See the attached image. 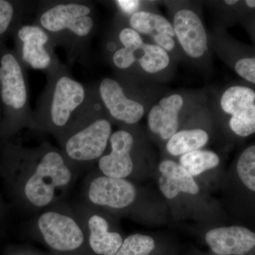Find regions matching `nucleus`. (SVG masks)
I'll return each mask as SVG.
<instances>
[{
	"mask_svg": "<svg viewBox=\"0 0 255 255\" xmlns=\"http://www.w3.org/2000/svg\"><path fill=\"white\" fill-rule=\"evenodd\" d=\"M112 135V124L97 118L70 135L65 144L69 158L78 162H90L103 155Z\"/></svg>",
	"mask_w": 255,
	"mask_h": 255,
	"instance_id": "423d86ee",
	"label": "nucleus"
},
{
	"mask_svg": "<svg viewBox=\"0 0 255 255\" xmlns=\"http://www.w3.org/2000/svg\"><path fill=\"white\" fill-rule=\"evenodd\" d=\"M237 172L242 182L250 190L255 191V146L242 152L238 160Z\"/></svg>",
	"mask_w": 255,
	"mask_h": 255,
	"instance_id": "5701e85b",
	"label": "nucleus"
},
{
	"mask_svg": "<svg viewBox=\"0 0 255 255\" xmlns=\"http://www.w3.org/2000/svg\"><path fill=\"white\" fill-rule=\"evenodd\" d=\"M152 38L155 42V45L160 47L166 52L171 51L175 47V41L172 37L159 34L152 37Z\"/></svg>",
	"mask_w": 255,
	"mask_h": 255,
	"instance_id": "cd10ccee",
	"label": "nucleus"
},
{
	"mask_svg": "<svg viewBox=\"0 0 255 255\" xmlns=\"http://www.w3.org/2000/svg\"><path fill=\"white\" fill-rule=\"evenodd\" d=\"M155 248V241L150 236L134 234L123 241L115 255H150Z\"/></svg>",
	"mask_w": 255,
	"mask_h": 255,
	"instance_id": "4be33fe9",
	"label": "nucleus"
},
{
	"mask_svg": "<svg viewBox=\"0 0 255 255\" xmlns=\"http://www.w3.org/2000/svg\"><path fill=\"white\" fill-rule=\"evenodd\" d=\"M161 176L159 187L167 199L177 197L180 192L196 195L199 192V185L194 177L182 166L174 161H162L159 166Z\"/></svg>",
	"mask_w": 255,
	"mask_h": 255,
	"instance_id": "2eb2a0df",
	"label": "nucleus"
},
{
	"mask_svg": "<svg viewBox=\"0 0 255 255\" xmlns=\"http://www.w3.org/2000/svg\"><path fill=\"white\" fill-rule=\"evenodd\" d=\"M119 40L122 46L132 50L133 53L140 49L144 43L140 34L130 27L121 30L119 33Z\"/></svg>",
	"mask_w": 255,
	"mask_h": 255,
	"instance_id": "b1692460",
	"label": "nucleus"
},
{
	"mask_svg": "<svg viewBox=\"0 0 255 255\" xmlns=\"http://www.w3.org/2000/svg\"><path fill=\"white\" fill-rule=\"evenodd\" d=\"M36 21L60 46L70 61L82 58L95 28L93 7L83 1H43L37 3Z\"/></svg>",
	"mask_w": 255,
	"mask_h": 255,
	"instance_id": "f257e3e1",
	"label": "nucleus"
},
{
	"mask_svg": "<svg viewBox=\"0 0 255 255\" xmlns=\"http://www.w3.org/2000/svg\"><path fill=\"white\" fill-rule=\"evenodd\" d=\"M174 34L186 54L200 58L207 52L208 36L200 17L189 9L179 10L173 20Z\"/></svg>",
	"mask_w": 255,
	"mask_h": 255,
	"instance_id": "9d476101",
	"label": "nucleus"
},
{
	"mask_svg": "<svg viewBox=\"0 0 255 255\" xmlns=\"http://www.w3.org/2000/svg\"><path fill=\"white\" fill-rule=\"evenodd\" d=\"M224 2L228 5H234L238 3V1H236V0H226Z\"/></svg>",
	"mask_w": 255,
	"mask_h": 255,
	"instance_id": "c756f323",
	"label": "nucleus"
},
{
	"mask_svg": "<svg viewBox=\"0 0 255 255\" xmlns=\"http://www.w3.org/2000/svg\"><path fill=\"white\" fill-rule=\"evenodd\" d=\"M179 162V164L194 177L217 167L220 158L213 151L196 150L181 156Z\"/></svg>",
	"mask_w": 255,
	"mask_h": 255,
	"instance_id": "aec40b11",
	"label": "nucleus"
},
{
	"mask_svg": "<svg viewBox=\"0 0 255 255\" xmlns=\"http://www.w3.org/2000/svg\"><path fill=\"white\" fill-rule=\"evenodd\" d=\"M224 113L231 116L229 126L240 137H248L255 132V92L248 87H229L221 98Z\"/></svg>",
	"mask_w": 255,
	"mask_h": 255,
	"instance_id": "0eeeda50",
	"label": "nucleus"
},
{
	"mask_svg": "<svg viewBox=\"0 0 255 255\" xmlns=\"http://www.w3.org/2000/svg\"><path fill=\"white\" fill-rule=\"evenodd\" d=\"M236 73L247 81L255 83V58H243L236 62L235 65Z\"/></svg>",
	"mask_w": 255,
	"mask_h": 255,
	"instance_id": "a878e982",
	"label": "nucleus"
},
{
	"mask_svg": "<svg viewBox=\"0 0 255 255\" xmlns=\"http://www.w3.org/2000/svg\"><path fill=\"white\" fill-rule=\"evenodd\" d=\"M112 60L114 66L120 70H127L136 63L133 52L123 46L114 50Z\"/></svg>",
	"mask_w": 255,
	"mask_h": 255,
	"instance_id": "393cba45",
	"label": "nucleus"
},
{
	"mask_svg": "<svg viewBox=\"0 0 255 255\" xmlns=\"http://www.w3.org/2000/svg\"><path fill=\"white\" fill-rule=\"evenodd\" d=\"M184 106V99L174 94L164 97L153 106L147 116L149 128L164 140H168L179 128V114Z\"/></svg>",
	"mask_w": 255,
	"mask_h": 255,
	"instance_id": "4468645a",
	"label": "nucleus"
},
{
	"mask_svg": "<svg viewBox=\"0 0 255 255\" xmlns=\"http://www.w3.org/2000/svg\"><path fill=\"white\" fill-rule=\"evenodd\" d=\"M115 3L123 14L129 16L138 11L140 5V1L135 0H118Z\"/></svg>",
	"mask_w": 255,
	"mask_h": 255,
	"instance_id": "bb28decb",
	"label": "nucleus"
},
{
	"mask_svg": "<svg viewBox=\"0 0 255 255\" xmlns=\"http://www.w3.org/2000/svg\"><path fill=\"white\" fill-rule=\"evenodd\" d=\"M71 178V171L61 154L55 150L48 151L26 182L25 195L33 206L43 207L53 200L55 189L68 184Z\"/></svg>",
	"mask_w": 255,
	"mask_h": 255,
	"instance_id": "7ed1b4c3",
	"label": "nucleus"
},
{
	"mask_svg": "<svg viewBox=\"0 0 255 255\" xmlns=\"http://www.w3.org/2000/svg\"><path fill=\"white\" fill-rule=\"evenodd\" d=\"M88 195L96 205L124 209L134 202L136 191L133 184L126 179L102 176L92 181Z\"/></svg>",
	"mask_w": 255,
	"mask_h": 255,
	"instance_id": "9b49d317",
	"label": "nucleus"
},
{
	"mask_svg": "<svg viewBox=\"0 0 255 255\" xmlns=\"http://www.w3.org/2000/svg\"><path fill=\"white\" fill-rule=\"evenodd\" d=\"M211 251L219 255H244L255 246V234L241 226L214 228L206 235Z\"/></svg>",
	"mask_w": 255,
	"mask_h": 255,
	"instance_id": "ddd939ff",
	"label": "nucleus"
},
{
	"mask_svg": "<svg viewBox=\"0 0 255 255\" xmlns=\"http://www.w3.org/2000/svg\"><path fill=\"white\" fill-rule=\"evenodd\" d=\"M90 245L92 251L101 255H115L123 239L118 233L108 231V223L104 218L94 215L88 221Z\"/></svg>",
	"mask_w": 255,
	"mask_h": 255,
	"instance_id": "dca6fc26",
	"label": "nucleus"
},
{
	"mask_svg": "<svg viewBox=\"0 0 255 255\" xmlns=\"http://www.w3.org/2000/svg\"><path fill=\"white\" fill-rule=\"evenodd\" d=\"M38 228L48 246L59 251H71L81 246L84 234L71 217L59 213H45L38 221Z\"/></svg>",
	"mask_w": 255,
	"mask_h": 255,
	"instance_id": "6e6552de",
	"label": "nucleus"
},
{
	"mask_svg": "<svg viewBox=\"0 0 255 255\" xmlns=\"http://www.w3.org/2000/svg\"><path fill=\"white\" fill-rule=\"evenodd\" d=\"M99 95L109 114L116 120L127 124H136L143 117L142 104L127 97L117 80L106 78L99 86Z\"/></svg>",
	"mask_w": 255,
	"mask_h": 255,
	"instance_id": "1a4fd4ad",
	"label": "nucleus"
},
{
	"mask_svg": "<svg viewBox=\"0 0 255 255\" xmlns=\"http://www.w3.org/2000/svg\"><path fill=\"white\" fill-rule=\"evenodd\" d=\"M18 59L25 68L41 70L47 74L61 65L55 55L50 36L36 23H25L16 29Z\"/></svg>",
	"mask_w": 255,
	"mask_h": 255,
	"instance_id": "39448f33",
	"label": "nucleus"
},
{
	"mask_svg": "<svg viewBox=\"0 0 255 255\" xmlns=\"http://www.w3.org/2000/svg\"><path fill=\"white\" fill-rule=\"evenodd\" d=\"M0 96L8 110L23 122L32 121L26 68L11 52L5 53L0 59Z\"/></svg>",
	"mask_w": 255,
	"mask_h": 255,
	"instance_id": "20e7f679",
	"label": "nucleus"
},
{
	"mask_svg": "<svg viewBox=\"0 0 255 255\" xmlns=\"http://www.w3.org/2000/svg\"><path fill=\"white\" fill-rule=\"evenodd\" d=\"M129 25L139 34L150 36L151 38L159 34L175 37L172 23L162 15L150 11H138L134 13L129 18Z\"/></svg>",
	"mask_w": 255,
	"mask_h": 255,
	"instance_id": "f3484780",
	"label": "nucleus"
},
{
	"mask_svg": "<svg viewBox=\"0 0 255 255\" xmlns=\"http://www.w3.org/2000/svg\"><path fill=\"white\" fill-rule=\"evenodd\" d=\"M112 151L101 157L99 167L107 177L124 179L130 175L133 169L130 152L134 139L130 132L120 130L111 135Z\"/></svg>",
	"mask_w": 255,
	"mask_h": 255,
	"instance_id": "f8f14e48",
	"label": "nucleus"
},
{
	"mask_svg": "<svg viewBox=\"0 0 255 255\" xmlns=\"http://www.w3.org/2000/svg\"><path fill=\"white\" fill-rule=\"evenodd\" d=\"M246 4L248 7L254 9L255 7V0H247L246 1Z\"/></svg>",
	"mask_w": 255,
	"mask_h": 255,
	"instance_id": "c85d7f7f",
	"label": "nucleus"
},
{
	"mask_svg": "<svg viewBox=\"0 0 255 255\" xmlns=\"http://www.w3.org/2000/svg\"><path fill=\"white\" fill-rule=\"evenodd\" d=\"M47 75L46 85L32 120L56 129L76 124L94 105L90 90L74 79L63 64Z\"/></svg>",
	"mask_w": 255,
	"mask_h": 255,
	"instance_id": "f03ea898",
	"label": "nucleus"
},
{
	"mask_svg": "<svg viewBox=\"0 0 255 255\" xmlns=\"http://www.w3.org/2000/svg\"><path fill=\"white\" fill-rule=\"evenodd\" d=\"M136 63L140 64L142 70L149 74L162 71L168 67L169 56L167 52L152 43H145L135 52Z\"/></svg>",
	"mask_w": 255,
	"mask_h": 255,
	"instance_id": "6ab92c4d",
	"label": "nucleus"
},
{
	"mask_svg": "<svg viewBox=\"0 0 255 255\" xmlns=\"http://www.w3.org/2000/svg\"><path fill=\"white\" fill-rule=\"evenodd\" d=\"M36 2L23 1L21 6H16L11 1L0 0V36L6 33L14 21L24 22L26 16L36 9Z\"/></svg>",
	"mask_w": 255,
	"mask_h": 255,
	"instance_id": "412c9836",
	"label": "nucleus"
},
{
	"mask_svg": "<svg viewBox=\"0 0 255 255\" xmlns=\"http://www.w3.org/2000/svg\"><path fill=\"white\" fill-rule=\"evenodd\" d=\"M209 140V134L201 128L188 129L176 132L167 140L166 149L170 155L182 156L200 150Z\"/></svg>",
	"mask_w": 255,
	"mask_h": 255,
	"instance_id": "a211bd4d",
	"label": "nucleus"
}]
</instances>
